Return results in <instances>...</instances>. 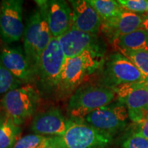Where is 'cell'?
<instances>
[{"label":"cell","mask_w":148,"mask_h":148,"mask_svg":"<svg viewBox=\"0 0 148 148\" xmlns=\"http://www.w3.org/2000/svg\"><path fill=\"white\" fill-rule=\"evenodd\" d=\"M112 90L118 101L126 106L129 119L138 124L141 123L148 114V83H131Z\"/></svg>","instance_id":"9"},{"label":"cell","mask_w":148,"mask_h":148,"mask_svg":"<svg viewBox=\"0 0 148 148\" xmlns=\"http://www.w3.org/2000/svg\"><path fill=\"white\" fill-rule=\"evenodd\" d=\"M117 1L125 10L138 14H148V0H119Z\"/></svg>","instance_id":"23"},{"label":"cell","mask_w":148,"mask_h":148,"mask_svg":"<svg viewBox=\"0 0 148 148\" xmlns=\"http://www.w3.org/2000/svg\"><path fill=\"white\" fill-rule=\"evenodd\" d=\"M20 125L4 114L0 118V148H12L21 134Z\"/></svg>","instance_id":"18"},{"label":"cell","mask_w":148,"mask_h":148,"mask_svg":"<svg viewBox=\"0 0 148 148\" xmlns=\"http://www.w3.org/2000/svg\"><path fill=\"white\" fill-rule=\"evenodd\" d=\"M88 3L100 16L102 22L119 16L124 9L114 0H88Z\"/></svg>","instance_id":"19"},{"label":"cell","mask_w":148,"mask_h":148,"mask_svg":"<svg viewBox=\"0 0 148 148\" xmlns=\"http://www.w3.org/2000/svg\"><path fill=\"white\" fill-rule=\"evenodd\" d=\"M101 81L102 85L112 89L121 85L145 82L134 64L119 52L110 55L104 62Z\"/></svg>","instance_id":"7"},{"label":"cell","mask_w":148,"mask_h":148,"mask_svg":"<svg viewBox=\"0 0 148 148\" xmlns=\"http://www.w3.org/2000/svg\"><path fill=\"white\" fill-rule=\"evenodd\" d=\"M40 99L38 90L29 84L21 86L5 94L1 99V106L5 114L20 125L35 113Z\"/></svg>","instance_id":"6"},{"label":"cell","mask_w":148,"mask_h":148,"mask_svg":"<svg viewBox=\"0 0 148 148\" xmlns=\"http://www.w3.org/2000/svg\"><path fill=\"white\" fill-rule=\"evenodd\" d=\"M0 62L23 84L34 82V73L23 48L3 47L0 50Z\"/></svg>","instance_id":"12"},{"label":"cell","mask_w":148,"mask_h":148,"mask_svg":"<svg viewBox=\"0 0 148 148\" xmlns=\"http://www.w3.org/2000/svg\"><path fill=\"white\" fill-rule=\"evenodd\" d=\"M103 53L86 51L76 57L66 58L61 72L56 97L71 96L88 75L100 67Z\"/></svg>","instance_id":"2"},{"label":"cell","mask_w":148,"mask_h":148,"mask_svg":"<svg viewBox=\"0 0 148 148\" xmlns=\"http://www.w3.org/2000/svg\"><path fill=\"white\" fill-rule=\"evenodd\" d=\"M23 84L21 81L8 71L0 62V97H2L5 94Z\"/></svg>","instance_id":"22"},{"label":"cell","mask_w":148,"mask_h":148,"mask_svg":"<svg viewBox=\"0 0 148 148\" xmlns=\"http://www.w3.org/2000/svg\"><path fill=\"white\" fill-rule=\"evenodd\" d=\"M22 0H4L0 10V36L10 44L20 40L24 32Z\"/></svg>","instance_id":"10"},{"label":"cell","mask_w":148,"mask_h":148,"mask_svg":"<svg viewBox=\"0 0 148 148\" xmlns=\"http://www.w3.org/2000/svg\"><path fill=\"white\" fill-rule=\"evenodd\" d=\"M71 123L60 109L51 107L37 114L32 120L31 130L35 134L44 136H62Z\"/></svg>","instance_id":"13"},{"label":"cell","mask_w":148,"mask_h":148,"mask_svg":"<svg viewBox=\"0 0 148 148\" xmlns=\"http://www.w3.org/2000/svg\"><path fill=\"white\" fill-rule=\"evenodd\" d=\"M118 51L134 64L143 75L145 82L148 83V50L118 49Z\"/></svg>","instance_id":"20"},{"label":"cell","mask_w":148,"mask_h":148,"mask_svg":"<svg viewBox=\"0 0 148 148\" xmlns=\"http://www.w3.org/2000/svg\"><path fill=\"white\" fill-rule=\"evenodd\" d=\"M136 133L148 139V114L141 123H139Z\"/></svg>","instance_id":"25"},{"label":"cell","mask_w":148,"mask_h":148,"mask_svg":"<svg viewBox=\"0 0 148 148\" xmlns=\"http://www.w3.org/2000/svg\"><path fill=\"white\" fill-rule=\"evenodd\" d=\"M142 14L124 10L119 16L103 21L101 32L110 42L119 37L128 34L141 27Z\"/></svg>","instance_id":"16"},{"label":"cell","mask_w":148,"mask_h":148,"mask_svg":"<svg viewBox=\"0 0 148 148\" xmlns=\"http://www.w3.org/2000/svg\"><path fill=\"white\" fill-rule=\"evenodd\" d=\"M123 148H148V139L134 133L122 143Z\"/></svg>","instance_id":"24"},{"label":"cell","mask_w":148,"mask_h":148,"mask_svg":"<svg viewBox=\"0 0 148 148\" xmlns=\"http://www.w3.org/2000/svg\"><path fill=\"white\" fill-rule=\"evenodd\" d=\"M47 18L53 38L69 32L72 27V10L69 3L63 0L47 1Z\"/></svg>","instance_id":"15"},{"label":"cell","mask_w":148,"mask_h":148,"mask_svg":"<svg viewBox=\"0 0 148 148\" xmlns=\"http://www.w3.org/2000/svg\"><path fill=\"white\" fill-rule=\"evenodd\" d=\"M58 40L66 58H74L86 51L104 53V47L97 34L71 29Z\"/></svg>","instance_id":"11"},{"label":"cell","mask_w":148,"mask_h":148,"mask_svg":"<svg viewBox=\"0 0 148 148\" xmlns=\"http://www.w3.org/2000/svg\"><path fill=\"white\" fill-rule=\"evenodd\" d=\"M65 60L58 38H53L42 51L35 73L34 82L40 96L56 97Z\"/></svg>","instance_id":"3"},{"label":"cell","mask_w":148,"mask_h":148,"mask_svg":"<svg viewBox=\"0 0 148 148\" xmlns=\"http://www.w3.org/2000/svg\"><path fill=\"white\" fill-rule=\"evenodd\" d=\"M52 136L28 134L20 138L12 148H44L50 145Z\"/></svg>","instance_id":"21"},{"label":"cell","mask_w":148,"mask_h":148,"mask_svg":"<svg viewBox=\"0 0 148 148\" xmlns=\"http://www.w3.org/2000/svg\"><path fill=\"white\" fill-rule=\"evenodd\" d=\"M44 148H62V147L58 145L56 141L55 136H52V142H51V143L50 145H49L48 146H47V147Z\"/></svg>","instance_id":"27"},{"label":"cell","mask_w":148,"mask_h":148,"mask_svg":"<svg viewBox=\"0 0 148 148\" xmlns=\"http://www.w3.org/2000/svg\"><path fill=\"white\" fill-rule=\"evenodd\" d=\"M129 116L126 106L119 101L92 111L85 121L101 132L113 136L126 127Z\"/></svg>","instance_id":"8"},{"label":"cell","mask_w":148,"mask_h":148,"mask_svg":"<svg viewBox=\"0 0 148 148\" xmlns=\"http://www.w3.org/2000/svg\"><path fill=\"white\" fill-rule=\"evenodd\" d=\"M140 28L145 29L148 32V14H142V23Z\"/></svg>","instance_id":"26"},{"label":"cell","mask_w":148,"mask_h":148,"mask_svg":"<svg viewBox=\"0 0 148 148\" xmlns=\"http://www.w3.org/2000/svg\"><path fill=\"white\" fill-rule=\"evenodd\" d=\"M47 1H36L37 6L27 18L23 35V49L34 71V77L40 56L53 38L47 18Z\"/></svg>","instance_id":"1"},{"label":"cell","mask_w":148,"mask_h":148,"mask_svg":"<svg viewBox=\"0 0 148 148\" xmlns=\"http://www.w3.org/2000/svg\"><path fill=\"white\" fill-rule=\"evenodd\" d=\"M116 96L112 88L102 84H81L71 95L66 112L72 119H83L92 111L112 103Z\"/></svg>","instance_id":"4"},{"label":"cell","mask_w":148,"mask_h":148,"mask_svg":"<svg viewBox=\"0 0 148 148\" xmlns=\"http://www.w3.org/2000/svg\"><path fill=\"white\" fill-rule=\"evenodd\" d=\"M113 44L117 49L148 50V32L139 28L128 34L119 37Z\"/></svg>","instance_id":"17"},{"label":"cell","mask_w":148,"mask_h":148,"mask_svg":"<svg viewBox=\"0 0 148 148\" xmlns=\"http://www.w3.org/2000/svg\"><path fill=\"white\" fill-rule=\"evenodd\" d=\"M72 10V27L82 32L97 34L101 29V21L91 5L86 0L69 1Z\"/></svg>","instance_id":"14"},{"label":"cell","mask_w":148,"mask_h":148,"mask_svg":"<svg viewBox=\"0 0 148 148\" xmlns=\"http://www.w3.org/2000/svg\"><path fill=\"white\" fill-rule=\"evenodd\" d=\"M62 148H104L110 145L112 136L101 132L83 119H72L65 133L55 136Z\"/></svg>","instance_id":"5"}]
</instances>
